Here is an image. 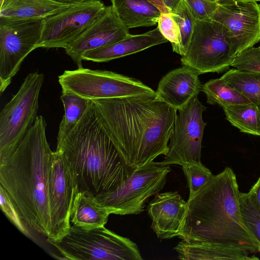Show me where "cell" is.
<instances>
[{"label":"cell","mask_w":260,"mask_h":260,"mask_svg":"<svg viewBox=\"0 0 260 260\" xmlns=\"http://www.w3.org/2000/svg\"><path fill=\"white\" fill-rule=\"evenodd\" d=\"M103 124L129 167L166 155L177 111L155 94L92 100Z\"/></svg>","instance_id":"cell-1"},{"label":"cell","mask_w":260,"mask_h":260,"mask_svg":"<svg viewBox=\"0 0 260 260\" xmlns=\"http://www.w3.org/2000/svg\"><path fill=\"white\" fill-rule=\"evenodd\" d=\"M42 116L18 145L0 155V186L7 192L30 230L47 238L50 218L48 183L54 152L47 142Z\"/></svg>","instance_id":"cell-2"},{"label":"cell","mask_w":260,"mask_h":260,"mask_svg":"<svg viewBox=\"0 0 260 260\" xmlns=\"http://www.w3.org/2000/svg\"><path fill=\"white\" fill-rule=\"evenodd\" d=\"M240 195L236 175L226 167L186 201L178 237L258 252L242 218Z\"/></svg>","instance_id":"cell-3"},{"label":"cell","mask_w":260,"mask_h":260,"mask_svg":"<svg viewBox=\"0 0 260 260\" xmlns=\"http://www.w3.org/2000/svg\"><path fill=\"white\" fill-rule=\"evenodd\" d=\"M56 150L69 164L78 191L94 197L117 188L136 169L126 164L92 100L76 125L57 139Z\"/></svg>","instance_id":"cell-4"},{"label":"cell","mask_w":260,"mask_h":260,"mask_svg":"<svg viewBox=\"0 0 260 260\" xmlns=\"http://www.w3.org/2000/svg\"><path fill=\"white\" fill-rule=\"evenodd\" d=\"M50 244L66 259H143L135 243L105 226L84 229L73 225L60 241Z\"/></svg>","instance_id":"cell-5"},{"label":"cell","mask_w":260,"mask_h":260,"mask_svg":"<svg viewBox=\"0 0 260 260\" xmlns=\"http://www.w3.org/2000/svg\"><path fill=\"white\" fill-rule=\"evenodd\" d=\"M236 56L230 32L223 25L211 19H196L187 50L180 60L200 75L219 73L230 68Z\"/></svg>","instance_id":"cell-6"},{"label":"cell","mask_w":260,"mask_h":260,"mask_svg":"<svg viewBox=\"0 0 260 260\" xmlns=\"http://www.w3.org/2000/svg\"><path fill=\"white\" fill-rule=\"evenodd\" d=\"M171 170L170 165L153 161L136 168L128 179L115 190L95 197L110 214H138L149 199L161 190Z\"/></svg>","instance_id":"cell-7"},{"label":"cell","mask_w":260,"mask_h":260,"mask_svg":"<svg viewBox=\"0 0 260 260\" xmlns=\"http://www.w3.org/2000/svg\"><path fill=\"white\" fill-rule=\"evenodd\" d=\"M62 90L88 100L155 94V91L136 79L113 72L83 67L65 70L58 76Z\"/></svg>","instance_id":"cell-8"},{"label":"cell","mask_w":260,"mask_h":260,"mask_svg":"<svg viewBox=\"0 0 260 260\" xmlns=\"http://www.w3.org/2000/svg\"><path fill=\"white\" fill-rule=\"evenodd\" d=\"M44 75L28 74L19 90L0 113V155L13 149L34 124L39 109V97Z\"/></svg>","instance_id":"cell-9"},{"label":"cell","mask_w":260,"mask_h":260,"mask_svg":"<svg viewBox=\"0 0 260 260\" xmlns=\"http://www.w3.org/2000/svg\"><path fill=\"white\" fill-rule=\"evenodd\" d=\"M43 19L0 18V93L5 91L25 57L38 48Z\"/></svg>","instance_id":"cell-10"},{"label":"cell","mask_w":260,"mask_h":260,"mask_svg":"<svg viewBox=\"0 0 260 260\" xmlns=\"http://www.w3.org/2000/svg\"><path fill=\"white\" fill-rule=\"evenodd\" d=\"M206 109L197 96L177 111L167 153L159 164L182 166L201 161L202 141L206 125L203 113Z\"/></svg>","instance_id":"cell-11"},{"label":"cell","mask_w":260,"mask_h":260,"mask_svg":"<svg viewBox=\"0 0 260 260\" xmlns=\"http://www.w3.org/2000/svg\"><path fill=\"white\" fill-rule=\"evenodd\" d=\"M106 7L101 1H88L70 4L62 11L44 19L38 48H67Z\"/></svg>","instance_id":"cell-12"},{"label":"cell","mask_w":260,"mask_h":260,"mask_svg":"<svg viewBox=\"0 0 260 260\" xmlns=\"http://www.w3.org/2000/svg\"><path fill=\"white\" fill-rule=\"evenodd\" d=\"M79 192L70 167L62 153L54 151L48 183L50 218L49 243L60 241L69 232L74 201Z\"/></svg>","instance_id":"cell-13"},{"label":"cell","mask_w":260,"mask_h":260,"mask_svg":"<svg viewBox=\"0 0 260 260\" xmlns=\"http://www.w3.org/2000/svg\"><path fill=\"white\" fill-rule=\"evenodd\" d=\"M211 19L228 29L236 55L260 41V7L257 2L219 5Z\"/></svg>","instance_id":"cell-14"},{"label":"cell","mask_w":260,"mask_h":260,"mask_svg":"<svg viewBox=\"0 0 260 260\" xmlns=\"http://www.w3.org/2000/svg\"><path fill=\"white\" fill-rule=\"evenodd\" d=\"M129 34V29L111 5L64 50L80 68L83 67L82 55L86 52L117 42Z\"/></svg>","instance_id":"cell-15"},{"label":"cell","mask_w":260,"mask_h":260,"mask_svg":"<svg viewBox=\"0 0 260 260\" xmlns=\"http://www.w3.org/2000/svg\"><path fill=\"white\" fill-rule=\"evenodd\" d=\"M186 208V202L177 191L158 193L149 203L148 214L151 229L159 239L178 237Z\"/></svg>","instance_id":"cell-16"},{"label":"cell","mask_w":260,"mask_h":260,"mask_svg":"<svg viewBox=\"0 0 260 260\" xmlns=\"http://www.w3.org/2000/svg\"><path fill=\"white\" fill-rule=\"evenodd\" d=\"M199 75L196 70L186 66L171 71L159 81L156 99L178 111L202 91Z\"/></svg>","instance_id":"cell-17"},{"label":"cell","mask_w":260,"mask_h":260,"mask_svg":"<svg viewBox=\"0 0 260 260\" xmlns=\"http://www.w3.org/2000/svg\"><path fill=\"white\" fill-rule=\"evenodd\" d=\"M167 42L157 27L142 34H129L117 42L88 51L82 55V59L96 62H108Z\"/></svg>","instance_id":"cell-18"},{"label":"cell","mask_w":260,"mask_h":260,"mask_svg":"<svg viewBox=\"0 0 260 260\" xmlns=\"http://www.w3.org/2000/svg\"><path fill=\"white\" fill-rule=\"evenodd\" d=\"M174 249L180 259L200 260H253L259 258L241 248L222 244L182 240Z\"/></svg>","instance_id":"cell-19"},{"label":"cell","mask_w":260,"mask_h":260,"mask_svg":"<svg viewBox=\"0 0 260 260\" xmlns=\"http://www.w3.org/2000/svg\"><path fill=\"white\" fill-rule=\"evenodd\" d=\"M70 4L53 0H4L0 18L11 20L44 19L68 8Z\"/></svg>","instance_id":"cell-20"},{"label":"cell","mask_w":260,"mask_h":260,"mask_svg":"<svg viewBox=\"0 0 260 260\" xmlns=\"http://www.w3.org/2000/svg\"><path fill=\"white\" fill-rule=\"evenodd\" d=\"M123 24L129 29L157 23L161 12L148 0H111Z\"/></svg>","instance_id":"cell-21"},{"label":"cell","mask_w":260,"mask_h":260,"mask_svg":"<svg viewBox=\"0 0 260 260\" xmlns=\"http://www.w3.org/2000/svg\"><path fill=\"white\" fill-rule=\"evenodd\" d=\"M94 198L85 192H78L71 214L73 225L84 229L105 226L110 214Z\"/></svg>","instance_id":"cell-22"},{"label":"cell","mask_w":260,"mask_h":260,"mask_svg":"<svg viewBox=\"0 0 260 260\" xmlns=\"http://www.w3.org/2000/svg\"><path fill=\"white\" fill-rule=\"evenodd\" d=\"M226 119L241 132L260 136V110L251 103L222 107Z\"/></svg>","instance_id":"cell-23"},{"label":"cell","mask_w":260,"mask_h":260,"mask_svg":"<svg viewBox=\"0 0 260 260\" xmlns=\"http://www.w3.org/2000/svg\"><path fill=\"white\" fill-rule=\"evenodd\" d=\"M202 91L206 95L207 103L221 107L251 103L244 95L229 86L221 77L210 80L202 85Z\"/></svg>","instance_id":"cell-24"},{"label":"cell","mask_w":260,"mask_h":260,"mask_svg":"<svg viewBox=\"0 0 260 260\" xmlns=\"http://www.w3.org/2000/svg\"><path fill=\"white\" fill-rule=\"evenodd\" d=\"M60 100L63 106L64 115L59 125L57 139L68 134L76 125L90 103V100L64 90H62Z\"/></svg>","instance_id":"cell-25"},{"label":"cell","mask_w":260,"mask_h":260,"mask_svg":"<svg viewBox=\"0 0 260 260\" xmlns=\"http://www.w3.org/2000/svg\"><path fill=\"white\" fill-rule=\"evenodd\" d=\"M231 87L237 90L251 103L260 104V73L231 69L221 76Z\"/></svg>","instance_id":"cell-26"},{"label":"cell","mask_w":260,"mask_h":260,"mask_svg":"<svg viewBox=\"0 0 260 260\" xmlns=\"http://www.w3.org/2000/svg\"><path fill=\"white\" fill-rule=\"evenodd\" d=\"M240 203L244 223L257 242L260 252V208L250 189L248 192H240Z\"/></svg>","instance_id":"cell-27"},{"label":"cell","mask_w":260,"mask_h":260,"mask_svg":"<svg viewBox=\"0 0 260 260\" xmlns=\"http://www.w3.org/2000/svg\"><path fill=\"white\" fill-rule=\"evenodd\" d=\"M172 13L180 32V42L178 54L181 56L186 53L194 29L196 18L185 0H182Z\"/></svg>","instance_id":"cell-28"},{"label":"cell","mask_w":260,"mask_h":260,"mask_svg":"<svg viewBox=\"0 0 260 260\" xmlns=\"http://www.w3.org/2000/svg\"><path fill=\"white\" fill-rule=\"evenodd\" d=\"M182 169L189 189L188 199L192 198L214 175L201 161L185 164Z\"/></svg>","instance_id":"cell-29"},{"label":"cell","mask_w":260,"mask_h":260,"mask_svg":"<svg viewBox=\"0 0 260 260\" xmlns=\"http://www.w3.org/2000/svg\"><path fill=\"white\" fill-rule=\"evenodd\" d=\"M157 27L163 37L171 43L173 51L178 53L180 42V32L171 12L161 13L157 22Z\"/></svg>","instance_id":"cell-30"},{"label":"cell","mask_w":260,"mask_h":260,"mask_svg":"<svg viewBox=\"0 0 260 260\" xmlns=\"http://www.w3.org/2000/svg\"><path fill=\"white\" fill-rule=\"evenodd\" d=\"M231 66L236 69L260 73V48L250 47L238 54Z\"/></svg>","instance_id":"cell-31"},{"label":"cell","mask_w":260,"mask_h":260,"mask_svg":"<svg viewBox=\"0 0 260 260\" xmlns=\"http://www.w3.org/2000/svg\"><path fill=\"white\" fill-rule=\"evenodd\" d=\"M1 207L11 222L23 234L29 236L28 227L6 190L0 186Z\"/></svg>","instance_id":"cell-32"},{"label":"cell","mask_w":260,"mask_h":260,"mask_svg":"<svg viewBox=\"0 0 260 260\" xmlns=\"http://www.w3.org/2000/svg\"><path fill=\"white\" fill-rule=\"evenodd\" d=\"M197 20L211 19L218 4L215 0H185Z\"/></svg>","instance_id":"cell-33"},{"label":"cell","mask_w":260,"mask_h":260,"mask_svg":"<svg viewBox=\"0 0 260 260\" xmlns=\"http://www.w3.org/2000/svg\"><path fill=\"white\" fill-rule=\"evenodd\" d=\"M250 190L253 192L255 200L260 208V176L256 182L251 188Z\"/></svg>","instance_id":"cell-34"},{"label":"cell","mask_w":260,"mask_h":260,"mask_svg":"<svg viewBox=\"0 0 260 260\" xmlns=\"http://www.w3.org/2000/svg\"><path fill=\"white\" fill-rule=\"evenodd\" d=\"M156 7H157L162 13L171 12V11L166 6L162 0H148Z\"/></svg>","instance_id":"cell-35"},{"label":"cell","mask_w":260,"mask_h":260,"mask_svg":"<svg viewBox=\"0 0 260 260\" xmlns=\"http://www.w3.org/2000/svg\"><path fill=\"white\" fill-rule=\"evenodd\" d=\"M166 6L171 11L174 12L178 7L182 0H162Z\"/></svg>","instance_id":"cell-36"},{"label":"cell","mask_w":260,"mask_h":260,"mask_svg":"<svg viewBox=\"0 0 260 260\" xmlns=\"http://www.w3.org/2000/svg\"><path fill=\"white\" fill-rule=\"evenodd\" d=\"M219 5L227 6L241 2H259V0H215Z\"/></svg>","instance_id":"cell-37"},{"label":"cell","mask_w":260,"mask_h":260,"mask_svg":"<svg viewBox=\"0 0 260 260\" xmlns=\"http://www.w3.org/2000/svg\"><path fill=\"white\" fill-rule=\"evenodd\" d=\"M53 1L59 2V3L72 4L84 2H86V1H101V0H53Z\"/></svg>","instance_id":"cell-38"},{"label":"cell","mask_w":260,"mask_h":260,"mask_svg":"<svg viewBox=\"0 0 260 260\" xmlns=\"http://www.w3.org/2000/svg\"><path fill=\"white\" fill-rule=\"evenodd\" d=\"M4 0H0V6H1Z\"/></svg>","instance_id":"cell-39"},{"label":"cell","mask_w":260,"mask_h":260,"mask_svg":"<svg viewBox=\"0 0 260 260\" xmlns=\"http://www.w3.org/2000/svg\"><path fill=\"white\" fill-rule=\"evenodd\" d=\"M257 106H258V108H259V110H260V104H259V105H257Z\"/></svg>","instance_id":"cell-40"},{"label":"cell","mask_w":260,"mask_h":260,"mask_svg":"<svg viewBox=\"0 0 260 260\" xmlns=\"http://www.w3.org/2000/svg\"><path fill=\"white\" fill-rule=\"evenodd\" d=\"M259 4L258 5H259V6L260 7V0H259Z\"/></svg>","instance_id":"cell-41"},{"label":"cell","mask_w":260,"mask_h":260,"mask_svg":"<svg viewBox=\"0 0 260 260\" xmlns=\"http://www.w3.org/2000/svg\"><path fill=\"white\" fill-rule=\"evenodd\" d=\"M259 48H260V46H259Z\"/></svg>","instance_id":"cell-42"}]
</instances>
